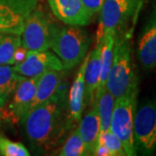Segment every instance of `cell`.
Listing matches in <instances>:
<instances>
[{
    "mask_svg": "<svg viewBox=\"0 0 156 156\" xmlns=\"http://www.w3.org/2000/svg\"><path fill=\"white\" fill-rule=\"evenodd\" d=\"M138 92L115 99L110 122V131L122 143L128 156L137 154L134 140V119Z\"/></svg>",
    "mask_w": 156,
    "mask_h": 156,
    "instance_id": "cell-4",
    "label": "cell"
},
{
    "mask_svg": "<svg viewBox=\"0 0 156 156\" xmlns=\"http://www.w3.org/2000/svg\"><path fill=\"white\" fill-rule=\"evenodd\" d=\"M58 155L60 156H84L89 155L86 147L81 138L78 127L69 136L62 147Z\"/></svg>",
    "mask_w": 156,
    "mask_h": 156,
    "instance_id": "cell-21",
    "label": "cell"
},
{
    "mask_svg": "<svg viewBox=\"0 0 156 156\" xmlns=\"http://www.w3.org/2000/svg\"><path fill=\"white\" fill-rule=\"evenodd\" d=\"M27 51L28 50H25L22 45L16 50L15 52V55H14V64H17L19 62H21L23 61V59L25 58L26 54H27Z\"/></svg>",
    "mask_w": 156,
    "mask_h": 156,
    "instance_id": "cell-26",
    "label": "cell"
},
{
    "mask_svg": "<svg viewBox=\"0 0 156 156\" xmlns=\"http://www.w3.org/2000/svg\"><path fill=\"white\" fill-rule=\"evenodd\" d=\"M37 0H0V33L20 35Z\"/></svg>",
    "mask_w": 156,
    "mask_h": 156,
    "instance_id": "cell-8",
    "label": "cell"
},
{
    "mask_svg": "<svg viewBox=\"0 0 156 156\" xmlns=\"http://www.w3.org/2000/svg\"><path fill=\"white\" fill-rule=\"evenodd\" d=\"M134 140L136 152L152 155L156 151V102L148 100L135 111Z\"/></svg>",
    "mask_w": 156,
    "mask_h": 156,
    "instance_id": "cell-7",
    "label": "cell"
},
{
    "mask_svg": "<svg viewBox=\"0 0 156 156\" xmlns=\"http://www.w3.org/2000/svg\"><path fill=\"white\" fill-rule=\"evenodd\" d=\"M136 53L145 70L156 67V2L140 34Z\"/></svg>",
    "mask_w": 156,
    "mask_h": 156,
    "instance_id": "cell-11",
    "label": "cell"
},
{
    "mask_svg": "<svg viewBox=\"0 0 156 156\" xmlns=\"http://www.w3.org/2000/svg\"><path fill=\"white\" fill-rule=\"evenodd\" d=\"M66 89L26 112L20 120L29 141L37 148L48 152L59 145L70 128Z\"/></svg>",
    "mask_w": 156,
    "mask_h": 156,
    "instance_id": "cell-1",
    "label": "cell"
},
{
    "mask_svg": "<svg viewBox=\"0 0 156 156\" xmlns=\"http://www.w3.org/2000/svg\"><path fill=\"white\" fill-rule=\"evenodd\" d=\"M23 77L14 70L12 65H0V108L8 102Z\"/></svg>",
    "mask_w": 156,
    "mask_h": 156,
    "instance_id": "cell-18",
    "label": "cell"
},
{
    "mask_svg": "<svg viewBox=\"0 0 156 156\" xmlns=\"http://www.w3.org/2000/svg\"><path fill=\"white\" fill-rule=\"evenodd\" d=\"M81 27H56L50 48L61 60L63 69H71L81 63L90 47L91 37Z\"/></svg>",
    "mask_w": 156,
    "mask_h": 156,
    "instance_id": "cell-3",
    "label": "cell"
},
{
    "mask_svg": "<svg viewBox=\"0 0 156 156\" xmlns=\"http://www.w3.org/2000/svg\"><path fill=\"white\" fill-rule=\"evenodd\" d=\"M98 140L101 141L111 151L113 156H125L126 152L124 150L122 143L121 140L118 139L115 134H114L112 131L108 130V131H103L100 132Z\"/></svg>",
    "mask_w": 156,
    "mask_h": 156,
    "instance_id": "cell-23",
    "label": "cell"
},
{
    "mask_svg": "<svg viewBox=\"0 0 156 156\" xmlns=\"http://www.w3.org/2000/svg\"><path fill=\"white\" fill-rule=\"evenodd\" d=\"M105 89L116 98L138 92V79L132 61V49L127 35H115L114 55Z\"/></svg>",
    "mask_w": 156,
    "mask_h": 156,
    "instance_id": "cell-2",
    "label": "cell"
},
{
    "mask_svg": "<svg viewBox=\"0 0 156 156\" xmlns=\"http://www.w3.org/2000/svg\"><path fill=\"white\" fill-rule=\"evenodd\" d=\"M13 69L24 77H39L49 70H63L61 60L55 53L49 50H28L25 58L21 62L14 64Z\"/></svg>",
    "mask_w": 156,
    "mask_h": 156,
    "instance_id": "cell-10",
    "label": "cell"
},
{
    "mask_svg": "<svg viewBox=\"0 0 156 156\" xmlns=\"http://www.w3.org/2000/svg\"><path fill=\"white\" fill-rule=\"evenodd\" d=\"M142 4V0H105L100 11V23L96 33V44L104 34H119Z\"/></svg>",
    "mask_w": 156,
    "mask_h": 156,
    "instance_id": "cell-5",
    "label": "cell"
},
{
    "mask_svg": "<svg viewBox=\"0 0 156 156\" xmlns=\"http://www.w3.org/2000/svg\"><path fill=\"white\" fill-rule=\"evenodd\" d=\"M79 124V133L83 141L89 155H93L95 145L101 132V121L97 108L94 106L83 117Z\"/></svg>",
    "mask_w": 156,
    "mask_h": 156,
    "instance_id": "cell-16",
    "label": "cell"
},
{
    "mask_svg": "<svg viewBox=\"0 0 156 156\" xmlns=\"http://www.w3.org/2000/svg\"><path fill=\"white\" fill-rule=\"evenodd\" d=\"M54 16L67 25L86 26L91 14L81 0H47Z\"/></svg>",
    "mask_w": 156,
    "mask_h": 156,
    "instance_id": "cell-12",
    "label": "cell"
},
{
    "mask_svg": "<svg viewBox=\"0 0 156 156\" xmlns=\"http://www.w3.org/2000/svg\"><path fill=\"white\" fill-rule=\"evenodd\" d=\"M56 27L44 12L37 7L25 20L21 34V45L27 50H48Z\"/></svg>",
    "mask_w": 156,
    "mask_h": 156,
    "instance_id": "cell-6",
    "label": "cell"
},
{
    "mask_svg": "<svg viewBox=\"0 0 156 156\" xmlns=\"http://www.w3.org/2000/svg\"><path fill=\"white\" fill-rule=\"evenodd\" d=\"M93 155L96 156H113L111 151L109 150L106 146L101 141L97 140V143L95 145V150L93 153Z\"/></svg>",
    "mask_w": 156,
    "mask_h": 156,
    "instance_id": "cell-25",
    "label": "cell"
},
{
    "mask_svg": "<svg viewBox=\"0 0 156 156\" xmlns=\"http://www.w3.org/2000/svg\"><path fill=\"white\" fill-rule=\"evenodd\" d=\"M38 77H23L13 95L5 106L0 108L1 120L18 124L33 100Z\"/></svg>",
    "mask_w": 156,
    "mask_h": 156,
    "instance_id": "cell-9",
    "label": "cell"
},
{
    "mask_svg": "<svg viewBox=\"0 0 156 156\" xmlns=\"http://www.w3.org/2000/svg\"><path fill=\"white\" fill-rule=\"evenodd\" d=\"M62 71V70H49L39 76L33 100L26 112L49 100L61 90L65 89Z\"/></svg>",
    "mask_w": 156,
    "mask_h": 156,
    "instance_id": "cell-13",
    "label": "cell"
},
{
    "mask_svg": "<svg viewBox=\"0 0 156 156\" xmlns=\"http://www.w3.org/2000/svg\"><path fill=\"white\" fill-rule=\"evenodd\" d=\"M20 46V35L0 33V65H14V55Z\"/></svg>",
    "mask_w": 156,
    "mask_h": 156,
    "instance_id": "cell-20",
    "label": "cell"
},
{
    "mask_svg": "<svg viewBox=\"0 0 156 156\" xmlns=\"http://www.w3.org/2000/svg\"><path fill=\"white\" fill-rule=\"evenodd\" d=\"M101 44L95 45V48L89 53V58L86 63L84 80H85V97L84 101L91 103L95 101V95L99 86L101 72Z\"/></svg>",
    "mask_w": 156,
    "mask_h": 156,
    "instance_id": "cell-15",
    "label": "cell"
},
{
    "mask_svg": "<svg viewBox=\"0 0 156 156\" xmlns=\"http://www.w3.org/2000/svg\"><path fill=\"white\" fill-rule=\"evenodd\" d=\"M1 121L2 120H1V113H0V124H1Z\"/></svg>",
    "mask_w": 156,
    "mask_h": 156,
    "instance_id": "cell-27",
    "label": "cell"
},
{
    "mask_svg": "<svg viewBox=\"0 0 156 156\" xmlns=\"http://www.w3.org/2000/svg\"><path fill=\"white\" fill-rule=\"evenodd\" d=\"M115 35L113 33H106L101 40V72L99 86L95 95V99L102 93L105 89L106 82L108 76V72L111 67L114 55V45H115Z\"/></svg>",
    "mask_w": 156,
    "mask_h": 156,
    "instance_id": "cell-17",
    "label": "cell"
},
{
    "mask_svg": "<svg viewBox=\"0 0 156 156\" xmlns=\"http://www.w3.org/2000/svg\"><path fill=\"white\" fill-rule=\"evenodd\" d=\"M89 58V54H87L81 66L76 72L75 79L73 81L72 86L69 89V96L68 101L69 115L74 122H79L84 108V97H85V68Z\"/></svg>",
    "mask_w": 156,
    "mask_h": 156,
    "instance_id": "cell-14",
    "label": "cell"
},
{
    "mask_svg": "<svg viewBox=\"0 0 156 156\" xmlns=\"http://www.w3.org/2000/svg\"><path fill=\"white\" fill-rule=\"evenodd\" d=\"M115 103V97L106 89L95 99V106L101 121V132L109 130Z\"/></svg>",
    "mask_w": 156,
    "mask_h": 156,
    "instance_id": "cell-19",
    "label": "cell"
},
{
    "mask_svg": "<svg viewBox=\"0 0 156 156\" xmlns=\"http://www.w3.org/2000/svg\"><path fill=\"white\" fill-rule=\"evenodd\" d=\"M81 1L85 6V8L87 9V11L91 14V16H93L95 13L100 12L105 0H81Z\"/></svg>",
    "mask_w": 156,
    "mask_h": 156,
    "instance_id": "cell-24",
    "label": "cell"
},
{
    "mask_svg": "<svg viewBox=\"0 0 156 156\" xmlns=\"http://www.w3.org/2000/svg\"><path fill=\"white\" fill-rule=\"evenodd\" d=\"M0 155L29 156L30 155V153L23 144L12 141L5 135L0 134Z\"/></svg>",
    "mask_w": 156,
    "mask_h": 156,
    "instance_id": "cell-22",
    "label": "cell"
}]
</instances>
